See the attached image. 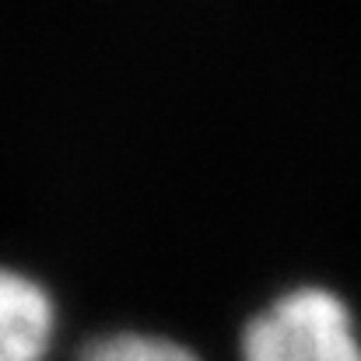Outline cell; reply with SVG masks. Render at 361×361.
Returning a JSON list of instances; mask_svg holds the SVG:
<instances>
[{
  "label": "cell",
  "instance_id": "obj_1",
  "mask_svg": "<svg viewBox=\"0 0 361 361\" xmlns=\"http://www.w3.org/2000/svg\"><path fill=\"white\" fill-rule=\"evenodd\" d=\"M242 361H361V341L341 295L302 284L245 323Z\"/></svg>",
  "mask_w": 361,
  "mask_h": 361
},
{
  "label": "cell",
  "instance_id": "obj_3",
  "mask_svg": "<svg viewBox=\"0 0 361 361\" xmlns=\"http://www.w3.org/2000/svg\"><path fill=\"white\" fill-rule=\"evenodd\" d=\"M81 361H197V355L151 334H109L92 341L81 351Z\"/></svg>",
  "mask_w": 361,
  "mask_h": 361
},
{
  "label": "cell",
  "instance_id": "obj_2",
  "mask_svg": "<svg viewBox=\"0 0 361 361\" xmlns=\"http://www.w3.org/2000/svg\"><path fill=\"white\" fill-rule=\"evenodd\" d=\"M53 337V302L32 277L0 267V361H42Z\"/></svg>",
  "mask_w": 361,
  "mask_h": 361
}]
</instances>
